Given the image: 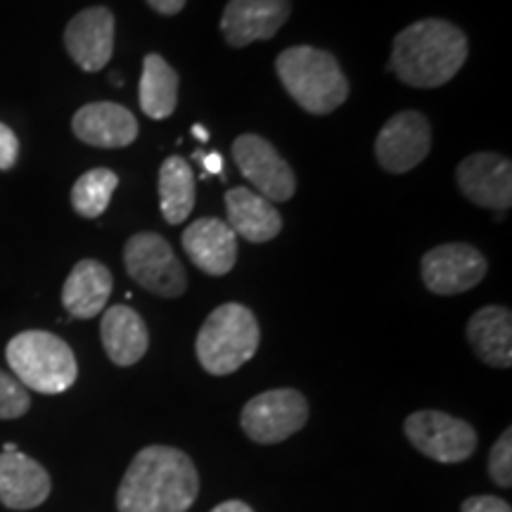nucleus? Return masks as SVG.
Listing matches in <instances>:
<instances>
[{
	"label": "nucleus",
	"mask_w": 512,
	"mask_h": 512,
	"mask_svg": "<svg viewBox=\"0 0 512 512\" xmlns=\"http://www.w3.org/2000/svg\"><path fill=\"white\" fill-rule=\"evenodd\" d=\"M200 494V472L174 446H147L136 453L117 491L119 512H188Z\"/></svg>",
	"instance_id": "f257e3e1"
},
{
	"label": "nucleus",
	"mask_w": 512,
	"mask_h": 512,
	"mask_svg": "<svg viewBox=\"0 0 512 512\" xmlns=\"http://www.w3.org/2000/svg\"><path fill=\"white\" fill-rule=\"evenodd\" d=\"M465 31L446 19H420L399 31L389 67L411 88H439L456 76L467 60Z\"/></svg>",
	"instance_id": "f03ea898"
},
{
	"label": "nucleus",
	"mask_w": 512,
	"mask_h": 512,
	"mask_svg": "<svg viewBox=\"0 0 512 512\" xmlns=\"http://www.w3.org/2000/svg\"><path fill=\"white\" fill-rule=\"evenodd\" d=\"M275 74L290 98L316 117L332 114L349 98V81L337 57L313 46L287 48L275 60Z\"/></svg>",
	"instance_id": "7ed1b4c3"
},
{
	"label": "nucleus",
	"mask_w": 512,
	"mask_h": 512,
	"mask_svg": "<svg viewBox=\"0 0 512 512\" xmlns=\"http://www.w3.org/2000/svg\"><path fill=\"white\" fill-rule=\"evenodd\" d=\"M261 342V330L252 309L245 304L228 302L214 309L197 332L195 351L200 366L209 375L223 377L238 373L252 361Z\"/></svg>",
	"instance_id": "20e7f679"
},
{
	"label": "nucleus",
	"mask_w": 512,
	"mask_h": 512,
	"mask_svg": "<svg viewBox=\"0 0 512 512\" xmlns=\"http://www.w3.org/2000/svg\"><path fill=\"white\" fill-rule=\"evenodd\" d=\"M8 366L24 389L38 394H62L79 377L72 347L46 330L19 332L5 349Z\"/></svg>",
	"instance_id": "39448f33"
},
{
	"label": "nucleus",
	"mask_w": 512,
	"mask_h": 512,
	"mask_svg": "<svg viewBox=\"0 0 512 512\" xmlns=\"http://www.w3.org/2000/svg\"><path fill=\"white\" fill-rule=\"evenodd\" d=\"M126 271L155 297L176 299L188 290V275L174 247L157 233L131 235L124 247Z\"/></svg>",
	"instance_id": "423d86ee"
},
{
	"label": "nucleus",
	"mask_w": 512,
	"mask_h": 512,
	"mask_svg": "<svg viewBox=\"0 0 512 512\" xmlns=\"http://www.w3.org/2000/svg\"><path fill=\"white\" fill-rule=\"evenodd\" d=\"M309 420V401L297 389H271L247 401L240 425L256 444H280Z\"/></svg>",
	"instance_id": "0eeeda50"
},
{
	"label": "nucleus",
	"mask_w": 512,
	"mask_h": 512,
	"mask_svg": "<svg viewBox=\"0 0 512 512\" xmlns=\"http://www.w3.org/2000/svg\"><path fill=\"white\" fill-rule=\"evenodd\" d=\"M403 432L422 456L451 465L475 453L477 430L470 422L441 411H415L403 422Z\"/></svg>",
	"instance_id": "6e6552de"
},
{
	"label": "nucleus",
	"mask_w": 512,
	"mask_h": 512,
	"mask_svg": "<svg viewBox=\"0 0 512 512\" xmlns=\"http://www.w3.org/2000/svg\"><path fill=\"white\" fill-rule=\"evenodd\" d=\"M489 264L477 247L467 242H448L422 256V283L432 294L453 297L477 287L486 278Z\"/></svg>",
	"instance_id": "1a4fd4ad"
},
{
	"label": "nucleus",
	"mask_w": 512,
	"mask_h": 512,
	"mask_svg": "<svg viewBox=\"0 0 512 512\" xmlns=\"http://www.w3.org/2000/svg\"><path fill=\"white\" fill-rule=\"evenodd\" d=\"M233 159L242 176L268 202H287L297 192V178L275 145L256 133H245L233 143Z\"/></svg>",
	"instance_id": "9d476101"
},
{
	"label": "nucleus",
	"mask_w": 512,
	"mask_h": 512,
	"mask_svg": "<svg viewBox=\"0 0 512 512\" xmlns=\"http://www.w3.org/2000/svg\"><path fill=\"white\" fill-rule=\"evenodd\" d=\"M432 150V128L425 114L406 110L394 114L375 140V157L389 174H406L422 164Z\"/></svg>",
	"instance_id": "9b49d317"
},
{
	"label": "nucleus",
	"mask_w": 512,
	"mask_h": 512,
	"mask_svg": "<svg viewBox=\"0 0 512 512\" xmlns=\"http://www.w3.org/2000/svg\"><path fill=\"white\" fill-rule=\"evenodd\" d=\"M458 188L477 207L503 214L512 204V164L494 152H477L465 157L456 171Z\"/></svg>",
	"instance_id": "f8f14e48"
},
{
	"label": "nucleus",
	"mask_w": 512,
	"mask_h": 512,
	"mask_svg": "<svg viewBox=\"0 0 512 512\" xmlns=\"http://www.w3.org/2000/svg\"><path fill=\"white\" fill-rule=\"evenodd\" d=\"M290 0H230L223 10L221 31L230 48L268 41L290 19Z\"/></svg>",
	"instance_id": "ddd939ff"
},
{
	"label": "nucleus",
	"mask_w": 512,
	"mask_h": 512,
	"mask_svg": "<svg viewBox=\"0 0 512 512\" xmlns=\"http://www.w3.org/2000/svg\"><path fill=\"white\" fill-rule=\"evenodd\" d=\"M114 15L107 8H86L64 29V46L83 72H100L114 53Z\"/></svg>",
	"instance_id": "4468645a"
},
{
	"label": "nucleus",
	"mask_w": 512,
	"mask_h": 512,
	"mask_svg": "<svg viewBox=\"0 0 512 512\" xmlns=\"http://www.w3.org/2000/svg\"><path fill=\"white\" fill-rule=\"evenodd\" d=\"M183 249L202 273L221 278L238 261V235L221 219H197L183 233Z\"/></svg>",
	"instance_id": "2eb2a0df"
},
{
	"label": "nucleus",
	"mask_w": 512,
	"mask_h": 512,
	"mask_svg": "<svg viewBox=\"0 0 512 512\" xmlns=\"http://www.w3.org/2000/svg\"><path fill=\"white\" fill-rule=\"evenodd\" d=\"M50 475L46 467L29 458L27 453H0V503L10 510H34L48 501Z\"/></svg>",
	"instance_id": "dca6fc26"
},
{
	"label": "nucleus",
	"mask_w": 512,
	"mask_h": 512,
	"mask_svg": "<svg viewBox=\"0 0 512 512\" xmlns=\"http://www.w3.org/2000/svg\"><path fill=\"white\" fill-rule=\"evenodd\" d=\"M74 136L93 147H126L138 138V119L117 102H91L72 119Z\"/></svg>",
	"instance_id": "f3484780"
},
{
	"label": "nucleus",
	"mask_w": 512,
	"mask_h": 512,
	"mask_svg": "<svg viewBox=\"0 0 512 512\" xmlns=\"http://www.w3.org/2000/svg\"><path fill=\"white\" fill-rule=\"evenodd\" d=\"M100 337L105 354L110 356L114 366L121 368L136 366L150 347V335H147L143 316L124 304L110 306L105 311L100 320Z\"/></svg>",
	"instance_id": "a211bd4d"
},
{
	"label": "nucleus",
	"mask_w": 512,
	"mask_h": 512,
	"mask_svg": "<svg viewBox=\"0 0 512 512\" xmlns=\"http://www.w3.org/2000/svg\"><path fill=\"white\" fill-rule=\"evenodd\" d=\"M228 226L242 240L264 245L283 230V216L273 202L249 188H230L226 192Z\"/></svg>",
	"instance_id": "6ab92c4d"
},
{
	"label": "nucleus",
	"mask_w": 512,
	"mask_h": 512,
	"mask_svg": "<svg viewBox=\"0 0 512 512\" xmlns=\"http://www.w3.org/2000/svg\"><path fill=\"white\" fill-rule=\"evenodd\" d=\"M110 268L95 259H83L72 268L62 287V304L74 318H95L105 311L112 294Z\"/></svg>",
	"instance_id": "aec40b11"
},
{
	"label": "nucleus",
	"mask_w": 512,
	"mask_h": 512,
	"mask_svg": "<svg viewBox=\"0 0 512 512\" xmlns=\"http://www.w3.org/2000/svg\"><path fill=\"white\" fill-rule=\"evenodd\" d=\"M467 342L491 368L512 366V313L503 306H484L467 323Z\"/></svg>",
	"instance_id": "412c9836"
},
{
	"label": "nucleus",
	"mask_w": 512,
	"mask_h": 512,
	"mask_svg": "<svg viewBox=\"0 0 512 512\" xmlns=\"http://www.w3.org/2000/svg\"><path fill=\"white\" fill-rule=\"evenodd\" d=\"M138 98L150 119L162 121L174 114L178 105V74L162 55L150 53L145 57Z\"/></svg>",
	"instance_id": "4be33fe9"
},
{
	"label": "nucleus",
	"mask_w": 512,
	"mask_h": 512,
	"mask_svg": "<svg viewBox=\"0 0 512 512\" xmlns=\"http://www.w3.org/2000/svg\"><path fill=\"white\" fill-rule=\"evenodd\" d=\"M195 207V174L183 157H169L159 169V209L166 223L178 226Z\"/></svg>",
	"instance_id": "5701e85b"
},
{
	"label": "nucleus",
	"mask_w": 512,
	"mask_h": 512,
	"mask_svg": "<svg viewBox=\"0 0 512 512\" xmlns=\"http://www.w3.org/2000/svg\"><path fill=\"white\" fill-rule=\"evenodd\" d=\"M119 176L112 169L86 171L72 188V207L83 219H98L112 202Z\"/></svg>",
	"instance_id": "b1692460"
},
{
	"label": "nucleus",
	"mask_w": 512,
	"mask_h": 512,
	"mask_svg": "<svg viewBox=\"0 0 512 512\" xmlns=\"http://www.w3.org/2000/svg\"><path fill=\"white\" fill-rule=\"evenodd\" d=\"M31 399L27 389L19 384L15 375H8L0 370V420L22 418L29 411Z\"/></svg>",
	"instance_id": "393cba45"
},
{
	"label": "nucleus",
	"mask_w": 512,
	"mask_h": 512,
	"mask_svg": "<svg viewBox=\"0 0 512 512\" xmlns=\"http://www.w3.org/2000/svg\"><path fill=\"white\" fill-rule=\"evenodd\" d=\"M489 477L496 486L510 489L512 486V430L508 427L501 437L496 439L489 453Z\"/></svg>",
	"instance_id": "a878e982"
},
{
	"label": "nucleus",
	"mask_w": 512,
	"mask_h": 512,
	"mask_svg": "<svg viewBox=\"0 0 512 512\" xmlns=\"http://www.w3.org/2000/svg\"><path fill=\"white\" fill-rule=\"evenodd\" d=\"M19 140L10 126L0 124V171H8L17 164Z\"/></svg>",
	"instance_id": "bb28decb"
},
{
	"label": "nucleus",
	"mask_w": 512,
	"mask_h": 512,
	"mask_svg": "<svg viewBox=\"0 0 512 512\" xmlns=\"http://www.w3.org/2000/svg\"><path fill=\"white\" fill-rule=\"evenodd\" d=\"M460 512H512L510 503L498 496H472L460 505Z\"/></svg>",
	"instance_id": "cd10ccee"
},
{
	"label": "nucleus",
	"mask_w": 512,
	"mask_h": 512,
	"mask_svg": "<svg viewBox=\"0 0 512 512\" xmlns=\"http://www.w3.org/2000/svg\"><path fill=\"white\" fill-rule=\"evenodd\" d=\"M185 3H188V0H147V5L164 17L178 15V12L185 8Z\"/></svg>",
	"instance_id": "c85d7f7f"
},
{
	"label": "nucleus",
	"mask_w": 512,
	"mask_h": 512,
	"mask_svg": "<svg viewBox=\"0 0 512 512\" xmlns=\"http://www.w3.org/2000/svg\"><path fill=\"white\" fill-rule=\"evenodd\" d=\"M195 159H200L204 164V174H223V157L219 152H209V155H204V152L197 150Z\"/></svg>",
	"instance_id": "c756f323"
},
{
	"label": "nucleus",
	"mask_w": 512,
	"mask_h": 512,
	"mask_svg": "<svg viewBox=\"0 0 512 512\" xmlns=\"http://www.w3.org/2000/svg\"><path fill=\"white\" fill-rule=\"evenodd\" d=\"M209 512H254L252 508L245 501H226V503H219L214 510Z\"/></svg>",
	"instance_id": "7c9ffc66"
},
{
	"label": "nucleus",
	"mask_w": 512,
	"mask_h": 512,
	"mask_svg": "<svg viewBox=\"0 0 512 512\" xmlns=\"http://www.w3.org/2000/svg\"><path fill=\"white\" fill-rule=\"evenodd\" d=\"M192 136H195V138H200L202 143H207V140H209V133H207V128L200 126V124H195V126H192Z\"/></svg>",
	"instance_id": "2f4dec72"
},
{
	"label": "nucleus",
	"mask_w": 512,
	"mask_h": 512,
	"mask_svg": "<svg viewBox=\"0 0 512 512\" xmlns=\"http://www.w3.org/2000/svg\"><path fill=\"white\" fill-rule=\"evenodd\" d=\"M3 451H17V446L15 444H5Z\"/></svg>",
	"instance_id": "473e14b6"
}]
</instances>
